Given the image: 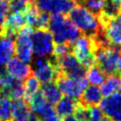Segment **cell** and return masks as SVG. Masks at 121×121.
I'll list each match as a JSON object with an SVG mask.
<instances>
[{
  "mask_svg": "<svg viewBox=\"0 0 121 121\" xmlns=\"http://www.w3.org/2000/svg\"><path fill=\"white\" fill-rule=\"evenodd\" d=\"M105 1L106 0H78L77 4L85 7L87 9L98 16L102 12Z\"/></svg>",
  "mask_w": 121,
  "mask_h": 121,
  "instance_id": "23",
  "label": "cell"
},
{
  "mask_svg": "<svg viewBox=\"0 0 121 121\" xmlns=\"http://www.w3.org/2000/svg\"><path fill=\"white\" fill-rule=\"evenodd\" d=\"M102 99V94L100 88L95 85L87 86L81 95L78 98V102L86 107L96 106Z\"/></svg>",
  "mask_w": 121,
  "mask_h": 121,
  "instance_id": "15",
  "label": "cell"
},
{
  "mask_svg": "<svg viewBox=\"0 0 121 121\" xmlns=\"http://www.w3.org/2000/svg\"><path fill=\"white\" fill-rule=\"evenodd\" d=\"M11 99L0 97V121H11Z\"/></svg>",
  "mask_w": 121,
  "mask_h": 121,
  "instance_id": "22",
  "label": "cell"
},
{
  "mask_svg": "<svg viewBox=\"0 0 121 121\" xmlns=\"http://www.w3.org/2000/svg\"><path fill=\"white\" fill-rule=\"evenodd\" d=\"M100 91L102 95L109 96L113 94L121 92V75L120 73L110 75L105 78L104 82L101 84Z\"/></svg>",
  "mask_w": 121,
  "mask_h": 121,
  "instance_id": "18",
  "label": "cell"
},
{
  "mask_svg": "<svg viewBox=\"0 0 121 121\" xmlns=\"http://www.w3.org/2000/svg\"><path fill=\"white\" fill-rule=\"evenodd\" d=\"M0 1H5V2H9L10 0H0Z\"/></svg>",
  "mask_w": 121,
  "mask_h": 121,
  "instance_id": "32",
  "label": "cell"
},
{
  "mask_svg": "<svg viewBox=\"0 0 121 121\" xmlns=\"http://www.w3.org/2000/svg\"><path fill=\"white\" fill-rule=\"evenodd\" d=\"M41 121H61V117H60L57 114V112L54 111L53 112H51L50 114H48L46 117H44Z\"/></svg>",
  "mask_w": 121,
  "mask_h": 121,
  "instance_id": "28",
  "label": "cell"
},
{
  "mask_svg": "<svg viewBox=\"0 0 121 121\" xmlns=\"http://www.w3.org/2000/svg\"><path fill=\"white\" fill-rule=\"evenodd\" d=\"M35 6L39 10L52 13V14H64L77 4L74 0H34Z\"/></svg>",
  "mask_w": 121,
  "mask_h": 121,
  "instance_id": "11",
  "label": "cell"
},
{
  "mask_svg": "<svg viewBox=\"0 0 121 121\" xmlns=\"http://www.w3.org/2000/svg\"><path fill=\"white\" fill-rule=\"evenodd\" d=\"M102 119H103V113L100 108H97L96 106L88 108V116L86 121H102Z\"/></svg>",
  "mask_w": 121,
  "mask_h": 121,
  "instance_id": "26",
  "label": "cell"
},
{
  "mask_svg": "<svg viewBox=\"0 0 121 121\" xmlns=\"http://www.w3.org/2000/svg\"><path fill=\"white\" fill-rule=\"evenodd\" d=\"M55 81L61 94L76 99L79 98L88 84L85 78H69L61 74L58 75Z\"/></svg>",
  "mask_w": 121,
  "mask_h": 121,
  "instance_id": "9",
  "label": "cell"
},
{
  "mask_svg": "<svg viewBox=\"0 0 121 121\" xmlns=\"http://www.w3.org/2000/svg\"><path fill=\"white\" fill-rule=\"evenodd\" d=\"M63 121H81V120L78 119V118H77L75 115H70V116H67V117H65Z\"/></svg>",
  "mask_w": 121,
  "mask_h": 121,
  "instance_id": "29",
  "label": "cell"
},
{
  "mask_svg": "<svg viewBox=\"0 0 121 121\" xmlns=\"http://www.w3.org/2000/svg\"><path fill=\"white\" fill-rule=\"evenodd\" d=\"M87 81H89L92 85L98 86L101 85L105 80V74L95 64L89 67L86 71Z\"/></svg>",
  "mask_w": 121,
  "mask_h": 121,
  "instance_id": "20",
  "label": "cell"
},
{
  "mask_svg": "<svg viewBox=\"0 0 121 121\" xmlns=\"http://www.w3.org/2000/svg\"><path fill=\"white\" fill-rule=\"evenodd\" d=\"M98 19L101 30L109 43L112 46L121 47V13L112 17L100 13Z\"/></svg>",
  "mask_w": 121,
  "mask_h": 121,
  "instance_id": "7",
  "label": "cell"
},
{
  "mask_svg": "<svg viewBox=\"0 0 121 121\" xmlns=\"http://www.w3.org/2000/svg\"><path fill=\"white\" fill-rule=\"evenodd\" d=\"M118 71L121 74V51H120V58H119V62H118Z\"/></svg>",
  "mask_w": 121,
  "mask_h": 121,
  "instance_id": "30",
  "label": "cell"
},
{
  "mask_svg": "<svg viewBox=\"0 0 121 121\" xmlns=\"http://www.w3.org/2000/svg\"><path fill=\"white\" fill-rule=\"evenodd\" d=\"M120 12H121V9H120Z\"/></svg>",
  "mask_w": 121,
  "mask_h": 121,
  "instance_id": "34",
  "label": "cell"
},
{
  "mask_svg": "<svg viewBox=\"0 0 121 121\" xmlns=\"http://www.w3.org/2000/svg\"><path fill=\"white\" fill-rule=\"evenodd\" d=\"M48 31L56 43L72 44L80 35L78 28L64 14H52L48 21Z\"/></svg>",
  "mask_w": 121,
  "mask_h": 121,
  "instance_id": "1",
  "label": "cell"
},
{
  "mask_svg": "<svg viewBox=\"0 0 121 121\" xmlns=\"http://www.w3.org/2000/svg\"><path fill=\"white\" fill-rule=\"evenodd\" d=\"M15 54L13 37L0 35V65L4 66Z\"/></svg>",
  "mask_w": 121,
  "mask_h": 121,
  "instance_id": "16",
  "label": "cell"
},
{
  "mask_svg": "<svg viewBox=\"0 0 121 121\" xmlns=\"http://www.w3.org/2000/svg\"><path fill=\"white\" fill-rule=\"evenodd\" d=\"M69 52H72L71 51V44H69V43H57L56 45H54L52 56L55 59H59L60 57L66 55Z\"/></svg>",
  "mask_w": 121,
  "mask_h": 121,
  "instance_id": "25",
  "label": "cell"
},
{
  "mask_svg": "<svg viewBox=\"0 0 121 121\" xmlns=\"http://www.w3.org/2000/svg\"><path fill=\"white\" fill-rule=\"evenodd\" d=\"M69 19L82 34L90 38L95 37L101 29L98 16L79 4L70 9Z\"/></svg>",
  "mask_w": 121,
  "mask_h": 121,
  "instance_id": "2",
  "label": "cell"
},
{
  "mask_svg": "<svg viewBox=\"0 0 121 121\" xmlns=\"http://www.w3.org/2000/svg\"><path fill=\"white\" fill-rule=\"evenodd\" d=\"M112 1H114V2H116V3H119V4H121V0H112Z\"/></svg>",
  "mask_w": 121,
  "mask_h": 121,
  "instance_id": "31",
  "label": "cell"
},
{
  "mask_svg": "<svg viewBox=\"0 0 121 121\" xmlns=\"http://www.w3.org/2000/svg\"><path fill=\"white\" fill-rule=\"evenodd\" d=\"M78 104V99L72 98L69 96H64V97H61L57 102L55 112L60 117L65 118L75 113Z\"/></svg>",
  "mask_w": 121,
  "mask_h": 121,
  "instance_id": "17",
  "label": "cell"
},
{
  "mask_svg": "<svg viewBox=\"0 0 121 121\" xmlns=\"http://www.w3.org/2000/svg\"><path fill=\"white\" fill-rule=\"evenodd\" d=\"M31 111L28 102L23 98L11 103V121H28Z\"/></svg>",
  "mask_w": 121,
  "mask_h": 121,
  "instance_id": "14",
  "label": "cell"
},
{
  "mask_svg": "<svg viewBox=\"0 0 121 121\" xmlns=\"http://www.w3.org/2000/svg\"><path fill=\"white\" fill-rule=\"evenodd\" d=\"M120 47L106 45L95 47V65L105 74L112 75L118 72V62L120 58Z\"/></svg>",
  "mask_w": 121,
  "mask_h": 121,
  "instance_id": "3",
  "label": "cell"
},
{
  "mask_svg": "<svg viewBox=\"0 0 121 121\" xmlns=\"http://www.w3.org/2000/svg\"><path fill=\"white\" fill-rule=\"evenodd\" d=\"M33 1L34 0H10L9 3H8L9 11L20 13L25 12Z\"/></svg>",
  "mask_w": 121,
  "mask_h": 121,
  "instance_id": "24",
  "label": "cell"
},
{
  "mask_svg": "<svg viewBox=\"0 0 121 121\" xmlns=\"http://www.w3.org/2000/svg\"><path fill=\"white\" fill-rule=\"evenodd\" d=\"M33 54L36 58L49 59L53 54L54 40L46 28H39L31 34Z\"/></svg>",
  "mask_w": 121,
  "mask_h": 121,
  "instance_id": "6",
  "label": "cell"
},
{
  "mask_svg": "<svg viewBox=\"0 0 121 121\" xmlns=\"http://www.w3.org/2000/svg\"><path fill=\"white\" fill-rule=\"evenodd\" d=\"M31 70L32 74L38 78L42 83H47L55 81L59 70L57 66V60L51 56L49 59L44 58H36L31 60Z\"/></svg>",
  "mask_w": 121,
  "mask_h": 121,
  "instance_id": "5",
  "label": "cell"
},
{
  "mask_svg": "<svg viewBox=\"0 0 121 121\" xmlns=\"http://www.w3.org/2000/svg\"><path fill=\"white\" fill-rule=\"evenodd\" d=\"M6 64L5 69L7 73L16 79L23 81L32 74L31 67L27 63L20 60L18 58H11Z\"/></svg>",
  "mask_w": 121,
  "mask_h": 121,
  "instance_id": "13",
  "label": "cell"
},
{
  "mask_svg": "<svg viewBox=\"0 0 121 121\" xmlns=\"http://www.w3.org/2000/svg\"><path fill=\"white\" fill-rule=\"evenodd\" d=\"M32 32L33 28L29 27L28 26H25L16 33V38L14 41L15 54L20 60L26 63H29L33 60V49L31 42Z\"/></svg>",
  "mask_w": 121,
  "mask_h": 121,
  "instance_id": "8",
  "label": "cell"
},
{
  "mask_svg": "<svg viewBox=\"0 0 121 121\" xmlns=\"http://www.w3.org/2000/svg\"><path fill=\"white\" fill-rule=\"evenodd\" d=\"M120 75H121V74H120Z\"/></svg>",
  "mask_w": 121,
  "mask_h": 121,
  "instance_id": "35",
  "label": "cell"
},
{
  "mask_svg": "<svg viewBox=\"0 0 121 121\" xmlns=\"http://www.w3.org/2000/svg\"><path fill=\"white\" fill-rule=\"evenodd\" d=\"M8 12H9L8 2L0 1V33H1L2 29H3L6 18L8 16Z\"/></svg>",
  "mask_w": 121,
  "mask_h": 121,
  "instance_id": "27",
  "label": "cell"
},
{
  "mask_svg": "<svg viewBox=\"0 0 121 121\" xmlns=\"http://www.w3.org/2000/svg\"><path fill=\"white\" fill-rule=\"evenodd\" d=\"M74 1H75V2H76V3H77V2H78V0H74Z\"/></svg>",
  "mask_w": 121,
  "mask_h": 121,
  "instance_id": "33",
  "label": "cell"
},
{
  "mask_svg": "<svg viewBox=\"0 0 121 121\" xmlns=\"http://www.w3.org/2000/svg\"><path fill=\"white\" fill-rule=\"evenodd\" d=\"M25 87V100L28 101V99L39 91L41 87V82L38 80V78L31 74L29 77L26 78V82L24 83Z\"/></svg>",
  "mask_w": 121,
  "mask_h": 121,
  "instance_id": "21",
  "label": "cell"
},
{
  "mask_svg": "<svg viewBox=\"0 0 121 121\" xmlns=\"http://www.w3.org/2000/svg\"><path fill=\"white\" fill-rule=\"evenodd\" d=\"M56 60L59 74L69 78H84L86 76L87 69L78 61L72 52Z\"/></svg>",
  "mask_w": 121,
  "mask_h": 121,
  "instance_id": "10",
  "label": "cell"
},
{
  "mask_svg": "<svg viewBox=\"0 0 121 121\" xmlns=\"http://www.w3.org/2000/svg\"><path fill=\"white\" fill-rule=\"evenodd\" d=\"M40 91L42 92L45 100L50 105H56L57 102L62 97V94L60 91V89L57 86L55 81L47 82V83H42Z\"/></svg>",
  "mask_w": 121,
  "mask_h": 121,
  "instance_id": "19",
  "label": "cell"
},
{
  "mask_svg": "<svg viewBox=\"0 0 121 121\" xmlns=\"http://www.w3.org/2000/svg\"><path fill=\"white\" fill-rule=\"evenodd\" d=\"M71 51L86 69L95 64V43L90 37L79 35L71 44Z\"/></svg>",
  "mask_w": 121,
  "mask_h": 121,
  "instance_id": "4",
  "label": "cell"
},
{
  "mask_svg": "<svg viewBox=\"0 0 121 121\" xmlns=\"http://www.w3.org/2000/svg\"><path fill=\"white\" fill-rule=\"evenodd\" d=\"M100 110L105 116L112 121H121V93H116L100 101Z\"/></svg>",
  "mask_w": 121,
  "mask_h": 121,
  "instance_id": "12",
  "label": "cell"
}]
</instances>
